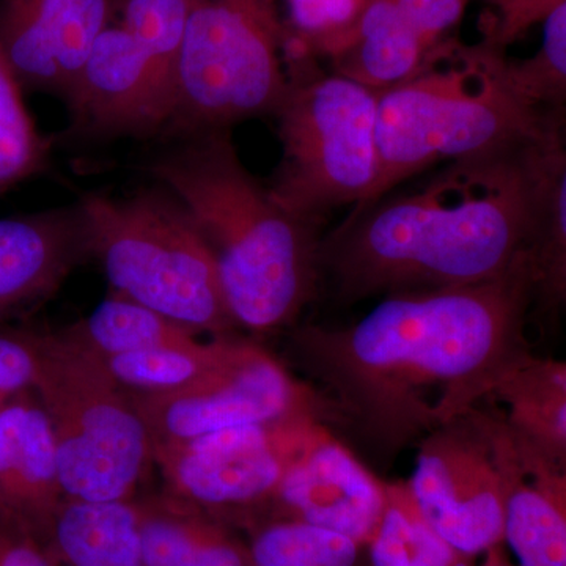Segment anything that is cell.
Segmentation results:
<instances>
[{"label": "cell", "mask_w": 566, "mask_h": 566, "mask_svg": "<svg viewBox=\"0 0 566 566\" xmlns=\"http://www.w3.org/2000/svg\"><path fill=\"white\" fill-rule=\"evenodd\" d=\"M528 253L502 277L387 294L345 327L305 324L290 356L322 382L338 423L378 455H397L476 408L531 356Z\"/></svg>", "instance_id": "1"}, {"label": "cell", "mask_w": 566, "mask_h": 566, "mask_svg": "<svg viewBox=\"0 0 566 566\" xmlns=\"http://www.w3.org/2000/svg\"><path fill=\"white\" fill-rule=\"evenodd\" d=\"M539 137L447 163L411 192L354 211L319 244L338 300L474 285L509 273L531 243Z\"/></svg>", "instance_id": "2"}, {"label": "cell", "mask_w": 566, "mask_h": 566, "mask_svg": "<svg viewBox=\"0 0 566 566\" xmlns=\"http://www.w3.org/2000/svg\"><path fill=\"white\" fill-rule=\"evenodd\" d=\"M147 170L210 248L237 326L253 334L292 326L316 296L322 240L316 223L286 211L249 172L232 132L169 137Z\"/></svg>", "instance_id": "3"}, {"label": "cell", "mask_w": 566, "mask_h": 566, "mask_svg": "<svg viewBox=\"0 0 566 566\" xmlns=\"http://www.w3.org/2000/svg\"><path fill=\"white\" fill-rule=\"evenodd\" d=\"M565 122L521 99L506 76L504 50L439 44L422 69L378 91L379 174L356 211L439 163L520 147Z\"/></svg>", "instance_id": "4"}, {"label": "cell", "mask_w": 566, "mask_h": 566, "mask_svg": "<svg viewBox=\"0 0 566 566\" xmlns=\"http://www.w3.org/2000/svg\"><path fill=\"white\" fill-rule=\"evenodd\" d=\"M77 202L91 259L102 266L112 293L192 333L233 335L238 326L210 248L172 193L155 185L128 197L85 193Z\"/></svg>", "instance_id": "5"}, {"label": "cell", "mask_w": 566, "mask_h": 566, "mask_svg": "<svg viewBox=\"0 0 566 566\" xmlns=\"http://www.w3.org/2000/svg\"><path fill=\"white\" fill-rule=\"evenodd\" d=\"M277 0H196L175 62L163 136L222 132L274 115L289 91Z\"/></svg>", "instance_id": "6"}, {"label": "cell", "mask_w": 566, "mask_h": 566, "mask_svg": "<svg viewBox=\"0 0 566 566\" xmlns=\"http://www.w3.org/2000/svg\"><path fill=\"white\" fill-rule=\"evenodd\" d=\"M32 389L51 422L65 499L134 501L155 464L151 439L99 357L46 333Z\"/></svg>", "instance_id": "7"}, {"label": "cell", "mask_w": 566, "mask_h": 566, "mask_svg": "<svg viewBox=\"0 0 566 566\" xmlns=\"http://www.w3.org/2000/svg\"><path fill=\"white\" fill-rule=\"evenodd\" d=\"M289 91L274 117L282 158L271 193L312 223L345 205L360 207L379 174L378 91L308 62L289 70Z\"/></svg>", "instance_id": "8"}, {"label": "cell", "mask_w": 566, "mask_h": 566, "mask_svg": "<svg viewBox=\"0 0 566 566\" xmlns=\"http://www.w3.org/2000/svg\"><path fill=\"white\" fill-rule=\"evenodd\" d=\"M322 420L227 428L177 444H153L167 491L219 517L255 524L268 515L286 469Z\"/></svg>", "instance_id": "9"}, {"label": "cell", "mask_w": 566, "mask_h": 566, "mask_svg": "<svg viewBox=\"0 0 566 566\" xmlns=\"http://www.w3.org/2000/svg\"><path fill=\"white\" fill-rule=\"evenodd\" d=\"M420 441L406 485L427 523L465 558L501 545L505 493L491 412L476 406Z\"/></svg>", "instance_id": "10"}, {"label": "cell", "mask_w": 566, "mask_h": 566, "mask_svg": "<svg viewBox=\"0 0 566 566\" xmlns=\"http://www.w3.org/2000/svg\"><path fill=\"white\" fill-rule=\"evenodd\" d=\"M153 444H177L227 430L312 417L338 423L322 392L297 381L262 346L207 381L166 395H132Z\"/></svg>", "instance_id": "11"}, {"label": "cell", "mask_w": 566, "mask_h": 566, "mask_svg": "<svg viewBox=\"0 0 566 566\" xmlns=\"http://www.w3.org/2000/svg\"><path fill=\"white\" fill-rule=\"evenodd\" d=\"M76 139L161 137L170 91L139 43L112 24L104 29L63 96Z\"/></svg>", "instance_id": "12"}, {"label": "cell", "mask_w": 566, "mask_h": 566, "mask_svg": "<svg viewBox=\"0 0 566 566\" xmlns=\"http://www.w3.org/2000/svg\"><path fill=\"white\" fill-rule=\"evenodd\" d=\"M385 506V483L318 423L286 469L266 521H300L367 546Z\"/></svg>", "instance_id": "13"}, {"label": "cell", "mask_w": 566, "mask_h": 566, "mask_svg": "<svg viewBox=\"0 0 566 566\" xmlns=\"http://www.w3.org/2000/svg\"><path fill=\"white\" fill-rule=\"evenodd\" d=\"M117 0H0V52L22 92L63 98Z\"/></svg>", "instance_id": "14"}, {"label": "cell", "mask_w": 566, "mask_h": 566, "mask_svg": "<svg viewBox=\"0 0 566 566\" xmlns=\"http://www.w3.org/2000/svg\"><path fill=\"white\" fill-rule=\"evenodd\" d=\"M87 259L80 202L0 219V324L32 314Z\"/></svg>", "instance_id": "15"}, {"label": "cell", "mask_w": 566, "mask_h": 566, "mask_svg": "<svg viewBox=\"0 0 566 566\" xmlns=\"http://www.w3.org/2000/svg\"><path fill=\"white\" fill-rule=\"evenodd\" d=\"M504 483V542L520 566H566V468L491 415Z\"/></svg>", "instance_id": "16"}, {"label": "cell", "mask_w": 566, "mask_h": 566, "mask_svg": "<svg viewBox=\"0 0 566 566\" xmlns=\"http://www.w3.org/2000/svg\"><path fill=\"white\" fill-rule=\"evenodd\" d=\"M63 501L50 419L24 390L0 409V517L44 545Z\"/></svg>", "instance_id": "17"}, {"label": "cell", "mask_w": 566, "mask_h": 566, "mask_svg": "<svg viewBox=\"0 0 566 566\" xmlns=\"http://www.w3.org/2000/svg\"><path fill=\"white\" fill-rule=\"evenodd\" d=\"M145 566H252L219 517L169 491L134 499Z\"/></svg>", "instance_id": "18"}, {"label": "cell", "mask_w": 566, "mask_h": 566, "mask_svg": "<svg viewBox=\"0 0 566 566\" xmlns=\"http://www.w3.org/2000/svg\"><path fill=\"white\" fill-rule=\"evenodd\" d=\"M565 122L547 129L534 145V222L528 243L534 304L557 315L566 300Z\"/></svg>", "instance_id": "19"}, {"label": "cell", "mask_w": 566, "mask_h": 566, "mask_svg": "<svg viewBox=\"0 0 566 566\" xmlns=\"http://www.w3.org/2000/svg\"><path fill=\"white\" fill-rule=\"evenodd\" d=\"M433 51L412 31L394 0H367L329 59L334 73L385 91L422 69Z\"/></svg>", "instance_id": "20"}, {"label": "cell", "mask_w": 566, "mask_h": 566, "mask_svg": "<svg viewBox=\"0 0 566 566\" xmlns=\"http://www.w3.org/2000/svg\"><path fill=\"white\" fill-rule=\"evenodd\" d=\"M44 547L55 566H145L134 501L65 499Z\"/></svg>", "instance_id": "21"}, {"label": "cell", "mask_w": 566, "mask_h": 566, "mask_svg": "<svg viewBox=\"0 0 566 566\" xmlns=\"http://www.w3.org/2000/svg\"><path fill=\"white\" fill-rule=\"evenodd\" d=\"M253 342L222 335L102 359L115 385L132 395H166L200 385L244 359Z\"/></svg>", "instance_id": "22"}, {"label": "cell", "mask_w": 566, "mask_h": 566, "mask_svg": "<svg viewBox=\"0 0 566 566\" xmlns=\"http://www.w3.org/2000/svg\"><path fill=\"white\" fill-rule=\"evenodd\" d=\"M491 397L509 406L513 433L566 465V365L534 354L506 374Z\"/></svg>", "instance_id": "23"}, {"label": "cell", "mask_w": 566, "mask_h": 566, "mask_svg": "<svg viewBox=\"0 0 566 566\" xmlns=\"http://www.w3.org/2000/svg\"><path fill=\"white\" fill-rule=\"evenodd\" d=\"M61 333L102 359L186 344L202 337L182 324L115 293L92 314L63 327Z\"/></svg>", "instance_id": "24"}, {"label": "cell", "mask_w": 566, "mask_h": 566, "mask_svg": "<svg viewBox=\"0 0 566 566\" xmlns=\"http://www.w3.org/2000/svg\"><path fill=\"white\" fill-rule=\"evenodd\" d=\"M374 566H464L465 557L436 534L406 483L386 485V506L368 542Z\"/></svg>", "instance_id": "25"}, {"label": "cell", "mask_w": 566, "mask_h": 566, "mask_svg": "<svg viewBox=\"0 0 566 566\" xmlns=\"http://www.w3.org/2000/svg\"><path fill=\"white\" fill-rule=\"evenodd\" d=\"M252 566H357L360 546L348 536L290 520L252 528Z\"/></svg>", "instance_id": "26"}, {"label": "cell", "mask_w": 566, "mask_h": 566, "mask_svg": "<svg viewBox=\"0 0 566 566\" xmlns=\"http://www.w3.org/2000/svg\"><path fill=\"white\" fill-rule=\"evenodd\" d=\"M50 144L36 129L20 82L0 52V192L43 172Z\"/></svg>", "instance_id": "27"}, {"label": "cell", "mask_w": 566, "mask_h": 566, "mask_svg": "<svg viewBox=\"0 0 566 566\" xmlns=\"http://www.w3.org/2000/svg\"><path fill=\"white\" fill-rule=\"evenodd\" d=\"M196 0H117L114 24L139 43L170 91L175 62Z\"/></svg>", "instance_id": "28"}, {"label": "cell", "mask_w": 566, "mask_h": 566, "mask_svg": "<svg viewBox=\"0 0 566 566\" xmlns=\"http://www.w3.org/2000/svg\"><path fill=\"white\" fill-rule=\"evenodd\" d=\"M506 76L513 91L535 109L565 111L566 102V3L543 21V41L534 57L506 59Z\"/></svg>", "instance_id": "29"}, {"label": "cell", "mask_w": 566, "mask_h": 566, "mask_svg": "<svg viewBox=\"0 0 566 566\" xmlns=\"http://www.w3.org/2000/svg\"><path fill=\"white\" fill-rule=\"evenodd\" d=\"M44 334L20 322L0 324V409L35 385Z\"/></svg>", "instance_id": "30"}, {"label": "cell", "mask_w": 566, "mask_h": 566, "mask_svg": "<svg viewBox=\"0 0 566 566\" xmlns=\"http://www.w3.org/2000/svg\"><path fill=\"white\" fill-rule=\"evenodd\" d=\"M405 21L430 50L444 43V36L463 18L471 0H394Z\"/></svg>", "instance_id": "31"}, {"label": "cell", "mask_w": 566, "mask_h": 566, "mask_svg": "<svg viewBox=\"0 0 566 566\" xmlns=\"http://www.w3.org/2000/svg\"><path fill=\"white\" fill-rule=\"evenodd\" d=\"M497 17L491 25L488 43L504 50L521 39L532 25L543 22L566 0H493Z\"/></svg>", "instance_id": "32"}, {"label": "cell", "mask_w": 566, "mask_h": 566, "mask_svg": "<svg viewBox=\"0 0 566 566\" xmlns=\"http://www.w3.org/2000/svg\"><path fill=\"white\" fill-rule=\"evenodd\" d=\"M499 546L491 547L490 551H486L488 558L485 565L483 566H512L509 562L505 560L504 556H502L501 549Z\"/></svg>", "instance_id": "33"}]
</instances>
